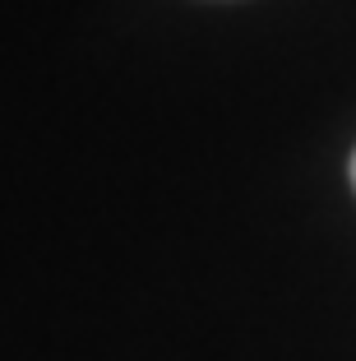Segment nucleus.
<instances>
[{"mask_svg":"<svg viewBox=\"0 0 356 361\" xmlns=\"http://www.w3.org/2000/svg\"><path fill=\"white\" fill-rule=\"evenodd\" d=\"M352 185H356V158H352Z\"/></svg>","mask_w":356,"mask_h":361,"instance_id":"1","label":"nucleus"}]
</instances>
